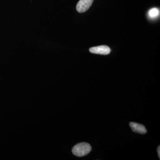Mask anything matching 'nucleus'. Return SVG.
<instances>
[{
    "label": "nucleus",
    "instance_id": "nucleus-1",
    "mask_svg": "<svg viewBox=\"0 0 160 160\" xmlns=\"http://www.w3.org/2000/svg\"><path fill=\"white\" fill-rule=\"evenodd\" d=\"M91 149V146L89 143L82 142L75 145L72 148V151L75 156L81 157L89 154Z\"/></svg>",
    "mask_w": 160,
    "mask_h": 160
},
{
    "label": "nucleus",
    "instance_id": "nucleus-2",
    "mask_svg": "<svg viewBox=\"0 0 160 160\" xmlns=\"http://www.w3.org/2000/svg\"><path fill=\"white\" fill-rule=\"evenodd\" d=\"M93 0H80L76 6L77 10L80 13L85 12L92 6Z\"/></svg>",
    "mask_w": 160,
    "mask_h": 160
},
{
    "label": "nucleus",
    "instance_id": "nucleus-3",
    "mask_svg": "<svg viewBox=\"0 0 160 160\" xmlns=\"http://www.w3.org/2000/svg\"><path fill=\"white\" fill-rule=\"evenodd\" d=\"M89 50L91 53L101 55L109 54L110 52V48L106 46H100L91 47L89 49Z\"/></svg>",
    "mask_w": 160,
    "mask_h": 160
},
{
    "label": "nucleus",
    "instance_id": "nucleus-4",
    "mask_svg": "<svg viewBox=\"0 0 160 160\" xmlns=\"http://www.w3.org/2000/svg\"><path fill=\"white\" fill-rule=\"evenodd\" d=\"M129 126L131 128L132 131L134 132L142 134H146L147 132V130H146V127L142 124L131 122L129 123Z\"/></svg>",
    "mask_w": 160,
    "mask_h": 160
},
{
    "label": "nucleus",
    "instance_id": "nucleus-5",
    "mask_svg": "<svg viewBox=\"0 0 160 160\" xmlns=\"http://www.w3.org/2000/svg\"><path fill=\"white\" fill-rule=\"evenodd\" d=\"M158 14V10L157 9H156V8H153V9H151L149 12V16L152 18L157 16Z\"/></svg>",
    "mask_w": 160,
    "mask_h": 160
},
{
    "label": "nucleus",
    "instance_id": "nucleus-6",
    "mask_svg": "<svg viewBox=\"0 0 160 160\" xmlns=\"http://www.w3.org/2000/svg\"><path fill=\"white\" fill-rule=\"evenodd\" d=\"M157 151L158 153V156L159 158H160V146L158 147Z\"/></svg>",
    "mask_w": 160,
    "mask_h": 160
}]
</instances>
